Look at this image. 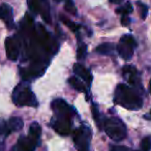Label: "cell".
I'll use <instances>...</instances> for the list:
<instances>
[{"label": "cell", "instance_id": "cell-1", "mask_svg": "<svg viewBox=\"0 0 151 151\" xmlns=\"http://www.w3.org/2000/svg\"><path fill=\"white\" fill-rule=\"evenodd\" d=\"M114 103L130 111H136L143 107V101L140 95L124 84H119L116 88Z\"/></svg>", "mask_w": 151, "mask_h": 151}, {"label": "cell", "instance_id": "cell-2", "mask_svg": "<svg viewBox=\"0 0 151 151\" xmlns=\"http://www.w3.org/2000/svg\"><path fill=\"white\" fill-rule=\"evenodd\" d=\"M103 128L105 129L107 136L115 142H120L124 140L127 134L125 124L117 117L106 118L104 120Z\"/></svg>", "mask_w": 151, "mask_h": 151}, {"label": "cell", "instance_id": "cell-3", "mask_svg": "<svg viewBox=\"0 0 151 151\" xmlns=\"http://www.w3.org/2000/svg\"><path fill=\"white\" fill-rule=\"evenodd\" d=\"M14 104L18 107H37V101L31 89L25 84H19L12 95Z\"/></svg>", "mask_w": 151, "mask_h": 151}, {"label": "cell", "instance_id": "cell-4", "mask_svg": "<svg viewBox=\"0 0 151 151\" xmlns=\"http://www.w3.org/2000/svg\"><path fill=\"white\" fill-rule=\"evenodd\" d=\"M91 141V130L88 126L81 125L73 132V142L78 151H89Z\"/></svg>", "mask_w": 151, "mask_h": 151}, {"label": "cell", "instance_id": "cell-5", "mask_svg": "<svg viewBox=\"0 0 151 151\" xmlns=\"http://www.w3.org/2000/svg\"><path fill=\"white\" fill-rule=\"evenodd\" d=\"M137 47V42L130 34H125L120 38L119 45H117L116 50L121 58L124 60H130L134 55V50Z\"/></svg>", "mask_w": 151, "mask_h": 151}, {"label": "cell", "instance_id": "cell-6", "mask_svg": "<svg viewBox=\"0 0 151 151\" xmlns=\"http://www.w3.org/2000/svg\"><path fill=\"white\" fill-rule=\"evenodd\" d=\"M52 109L54 111L55 117L63 118V119L71 120V118L75 116V110L73 107L68 105L65 101L61 99H57L53 101Z\"/></svg>", "mask_w": 151, "mask_h": 151}, {"label": "cell", "instance_id": "cell-7", "mask_svg": "<svg viewBox=\"0 0 151 151\" xmlns=\"http://www.w3.org/2000/svg\"><path fill=\"white\" fill-rule=\"evenodd\" d=\"M21 51V42L18 36H9L5 40V52L9 60L17 61Z\"/></svg>", "mask_w": 151, "mask_h": 151}, {"label": "cell", "instance_id": "cell-8", "mask_svg": "<svg viewBox=\"0 0 151 151\" xmlns=\"http://www.w3.org/2000/svg\"><path fill=\"white\" fill-rule=\"evenodd\" d=\"M40 141L35 140L31 136H22L11 149V151H34Z\"/></svg>", "mask_w": 151, "mask_h": 151}, {"label": "cell", "instance_id": "cell-9", "mask_svg": "<svg viewBox=\"0 0 151 151\" xmlns=\"http://www.w3.org/2000/svg\"><path fill=\"white\" fill-rule=\"evenodd\" d=\"M51 125L57 134L61 136H68L71 129V120L54 117L51 120Z\"/></svg>", "mask_w": 151, "mask_h": 151}, {"label": "cell", "instance_id": "cell-10", "mask_svg": "<svg viewBox=\"0 0 151 151\" xmlns=\"http://www.w3.org/2000/svg\"><path fill=\"white\" fill-rule=\"evenodd\" d=\"M0 19L4 21V23L6 24L9 29H13V28L15 27L13 9H12L9 5H7V4L0 5Z\"/></svg>", "mask_w": 151, "mask_h": 151}, {"label": "cell", "instance_id": "cell-11", "mask_svg": "<svg viewBox=\"0 0 151 151\" xmlns=\"http://www.w3.org/2000/svg\"><path fill=\"white\" fill-rule=\"evenodd\" d=\"M73 71L78 77H80L82 80H84L87 83V85H91L92 83V76H91L90 71L81 63H76L73 65Z\"/></svg>", "mask_w": 151, "mask_h": 151}, {"label": "cell", "instance_id": "cell-12", "mask_svg": "<svg viewBox=\"0 0 151 151\" xmlns=\"http://www.w3.org/2000/svg\"><path fill=\"white\" fill-rule=\"evenodd\" d=\"M123 75L127 77L129 83H132V85H134V86H137V87H141L140 78H139L138 71H137L136 67L132 66V65L124 66L123 67Z\"/></svg>", "mask_w": 151, "mask_h": 151}, {"label": "cell", "instance_id": "cell-13", "mask_svg": "<svg viewBox=\"0 0 151 151\" xmlns=\"http://www.w3.org/2000/svg\"><path fill=\"white\" fill-rule=\"evenodd\" d=\"M24 123H23V120L19 117H13L9 120L7 122V130H9V134L11 132H18V130L22 129L23 127Z\"/></svg>", "mask_w": 151, "mask_h": 151}, {"label": "cell", "instance_id": "cell-14", "mask_svg": "<svg viewBox=\"0 0 151 151\" xmlns=\"http://www.w3.org/2000/svg\"><path fill=\"white\" fill-rule=\"evenodd\" d=\"M116 48L114 47V45L109 44V42H105V44H101L95 49L99 54L101 55H114V52H115Z\"/></svg>", "mask_w": 151, "mask_h": 151}, {"label": "cell", "instance_id": "cell-15", "mask_svg": "<svg viewBox=\"0 0 151 151\" xmlns=\"http://www.w3.org/2000/svg\"><path fill=\"white\" fill-rule=\"evenodd\" d=\"M68 83L71 85V86L73 87V88L76 89V90L79 91V92L87 93L86 87H85V85L83 84V82H81V81L79 80V78H76V77H71V78H69Z\"/></svg>", "mask_w": 151, "mask_h": 151}, {"label": "cell", "instance_id": "cell-16", "mask_svg": "<svg viewBox=\"0 0 151 151\" xmlns=\"http://www.w3.org/2000/svg\"><path fill=\"white\" fill-rule=\"evenodd\" d=\"M40 134H42V129H40V126L37 122H33V123L30 125L29 128V136H31L32 138H34L35 140L40 141Z\"/></svg>", "mask_w": 151, "mask_h": 151}, {"label": "cell", "instance_id": "cell-17", "mask_svg": "<svg viewBox=\"0 0 151 151\" xmlns=\"http://www.w3.org/2000/svg\"><path fill=\"white\" fill-rule=\"evenodd\" d=\"M87 55V46L86 44L82 42L81 40H79L78 49H77V59L78 60H83L85 59Z\"/></svg>", "mask_w": 151, "mask_h": 151}, {"label": "cell", "instance_id": "cell-18", "mask_svg": "<svg viewBox=\"0 0 151 151\" xmlns=\"http://www.w3.org/2000/svg\"><path fill=\"white\" fill-rule=\"evenodd\" d=\"M60 20L62 21V23L64 24V25H66L67 27L69 28L70 30H73V31H78L79 29H80V25H78V24H76L75 22L70 21V20L68 19V18L64 17L63 15L60 16Z\"/></svg>", "mask_w": 151, "mask_h": 151}, {"label": "cell", "instance_id": "cell-19", "mask_svg": "<svg viewBox=\"0 0 151 151\" xmlns=\"http://www.w3.org/2000/svg\"><path fill=\"white\" fill-rule=\"evenodd\" d=\"M91 109H92L93 118H94V120H95V122H96V124H97V126H99V128L101 129V128H103L104 121H101V113H99V109H97V106L96 105H92Z\"/></svg>", "mask_w": 151, "mask_h": 151}, {"label": "cell", "instance_id": "cell-20", "mask_svg": "<svg viewBox=\"0 0 151 151\" xmlns=\"http://www.w3.org/2000/svg\"><path fill=\"white\" fill-rule=\"evenodd\" d=\"M63 1H64L65 11L71 15H77V7H76L73 0H63Z\"/></svg>", "mask_w": 151, "mask_h": 151}, {"label": "cell", "instance_id": "cell-21", "mask_svg": "<svg viewBox=\"0 0 151 151\" xmlns=\"http://www.w3.org/2000/svg\"><path fill=\"white\" fill-rule=\"evenodd\" d=\"M142 151H151V136H146L141 141Z\"/></svg>", "mask_w": 151, "mask_h": 151}, {"label": "cell", "instance_id": "cell-22", "mask_svg": "<svg viewBox=\"0 0 151 151\" xmlns=\"http://www.w3.org/2000/svg\"><path fill=\"white\" fill-rule=\"evenodd\" d=\"M137 4H138V6H139L141 18H142V19H146L147 14H148V7H147V5H145L144 3H141V2H138Z\"/></svg>", "mask_w": 151, "mask_h": 151}, {"label": "cell", "instance_id": "cell-23", "mask_svg": "<svg viewBox=\"0 0 151 151\" xmlns=\"http://www.w3.org/2000/svg\"><path fill=\"white\" fill-rule=\"evenodd\" d=\"M132 12V7L129 2H127L124 6H122L121 9H117V13L122 14V15H128V14H130Z\"/></svg>", "mask_w": 151, "mask_h": 151}, {"label": "cell", "instance_id": "cell-24", "mask_svg": "<svg viewBox=\"0 0 151 151\" xmlns=\"http://www.w3.org/2000/svg\"><path fill=\"white\" fill-rule=\"evenodd\" d=\"M9 130H7V123L3 119L0 118V136H7Z\"/></svg>", "mask_w": 151, "mask_h": 151}, {"label": "cell", "instance_id": "cell-25", "mask_svg": "<svg viewBox=\"0 0 151 151\" xmlns=\"http://www.w3.org/2000/svg\"><path fill=\"white\" fill-rule=\"evenodd\" d=\"M110 151H134L132 149L128 148L126 146H121V145H114L111 147Z\"/></svg>", "mask_w": 151, "mask_h": 151}, {"label": "cell", "instance_id": "cell-26", "mask_svg": "<svg viewBox=\"0 0 151 151\" xmlns=\"http://www.w3.org/2000/svg\"><path fill=\"white\" fill-rule=\"evenodd\" d=\"M130 23V19L127 15H122L121 17V24L123 26H128Z\"/></svg>", "mask_w": 151, "mask_h": 151}, {"label": "cell", "instance_id": "cell-27", "mask_svg": "<svg viewBox=\"0 0 151 151\" xmlns=\"http://www.w3.org/2000/svg\"><path fill=\"white\" fill-rule=\"evenodd\" d=\"M123 0H110V2L111 3H114V4H119V3H121Z\"/></svg>", "mask_w": 151, "mask_h": 151}, {"label": "cell", "instance_id": "cell-28", "mask_svg": "<svg viewBox=\"0 0 151 151\" xmlns=\"http://www.w3.org/2000/svg\"><path fill=\"white\" fill-rule=\"evenodd\" d=\"M0 151H4V143L0 142Z\"/></svg>", "mask_w": 151, "mask_h": 151}, {"label": "cell", "instance_id": "cell-29", "mask_svg": "<svg viewBox=\"0 0 151 151\" xmlns=\"http://www.w3.org/2000/svg\"><path fill=\"white\" fill-rule=\"evenodd\" d=\"M145 118H148V119H151V111L149 113V115H145Z\"/></svg>", "mask_w": 151, "mask_h": 151}, {"label": "cell", "instance_id": "cell-30", "mask_svg": "<svg viewBox=\"0 0 151 151\" xmlns=\"http://www.w3.org/2000/svg\"><path fill=\"white\" fill-rule=\"evenodd\" d=\"M149 91H150V93H151V80H150V83H149Z\"/></svg>", "mask_w": 151, "mask_h": 151}, {"label": "cell", "instance_id": "cell-31", "mask_svg": "<svg viewBox=\"0 0 151 151\" xmlns=\"http://www.w3.org/2000/svg\"><path fill=\"white\" fill-rule=\"evenodd\" d=\"M54 1H56V2H61V1H63V0H54Z\"/></svg>", "mask_w": 151, "mask_h": 151}]
</instances>
